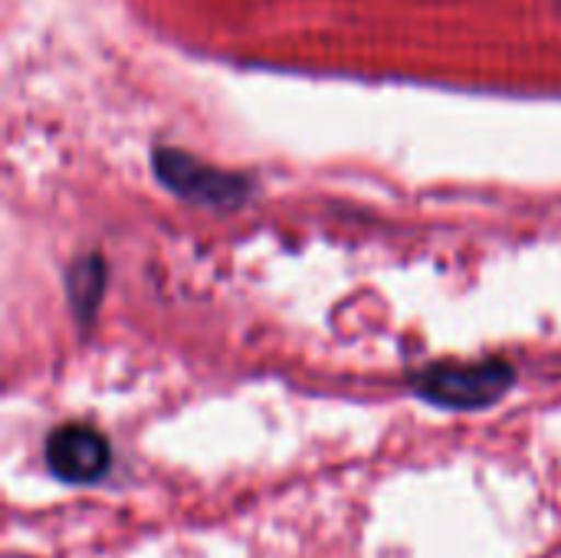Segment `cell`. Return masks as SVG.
Segmentation results:
<instances>
[{"mask_svg":"<svg viewBox=\"0 0 561 558\" xmlns=\"http://www.w3.org/2000/svg\"><path fill=\"white\" fill-rule=\"evenodd\" d=\"M516 385V368L503 358L486 362H434L411 375V388L434 408L483 411L500 405Z\"/></svg>","mask_w":561,"mask_h":558,"instance_id":"1","label":"cell"},{"mask_svg":"<svg viewBox=\"0 0 561 558\" xmlns=\"http://www.w3.org/2000/svg\"><path fill=\"white\" fill-rule=\"evenodd\" d=\"M151 171L174 197L207 210H237L253 194V181L247 174L207 164L191 151L168 145L151 151Z\"/></svg>","mask_w":561,"mask_h":558,"instance_id":"2","label":"cell"},{"mask_svg":"<svg viewBox=\"0 0 561 558\" xmlns=\"http://www.w3.org/2000/svg\"><path fill=\"white\" fill-rule=\"evenodd\" d=\"M49 474L66 487H92L112 470V444L92 424H62L49 431L43 447Z\"/></svg>","mask_w":561,"mask_h":558,"instance_id":"3","label":"cell"},{"mask_svg":"<svg viewBox=\"0 0 561 558\" xmlns=\"http://www.w3.org/2000/svg\"><path fill=\"white\" fill-rule=\"evenodd\" d=\"M108 283V263L99 253H82L66 270V303L76 316V322L89 326L102 306Z\"/></svg>","mask_w":561,"mask_h":558,"instance_id":"4","label":"cell"},{"mask_svg":"<svg viewBox=\"0 0 561 558\" xmlns=\"http://www.w3.org/2000/svg\"><path fill=\"white\" fill-rule=\"evenodd\" d=\"M559 10H561V0H559Z\"/></svg>","mask_w":561,"mask_h":558,"instance_id":"5","label":"cell"}]
</instances>
